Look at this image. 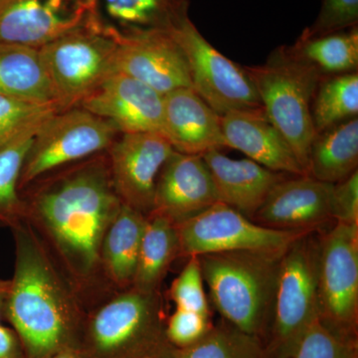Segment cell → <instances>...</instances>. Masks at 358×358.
I'll return each mask as SVG.
<instances>
[{
    "mask_svg": "<svg viewBox=\"0 0 358 358\" xmlns=\"http://www.w3.org/2000/svg\"><path fill=\"white\" fill-rule=\"evenodd\" d=\"M24 221L35 231L87 312L117 292L103 277V238L122 207L107 155L68 164L20 190Z\"/></svg>",
    "mask_w": 358,
    "mask_h": 358,
    "instance_id": "obj_1",
    "label": "cell"
},
{
    "mask_svg": "<svg viewBox=\"0 0 358 358\" xmlns=\"http://www.w3.org/2000/svg\"><path fill=\"white\" fill-rule=\"evenodd\" d=\"M15 262L3 317L26 358L75 350L87 310L43 242L26 221L11 228Z\"/></svg>",
    "mask_w": 358,
    "mask_h": 358,
    "instance_id": "obj_2",
    "label": "cell"
},
{
    "mask_svg": "<svg viewBox=\"0 0 358 358\" xmlns=\"http://www.w3.org/2000/svg\"><path fill=\"white\" fill-rule=\"evenodd\" d=\"M162 292H117L87 312L74 352L79 358H173Z\"/></svg>",
    "mask_w": 358,
    "mask_h": 358,
    "instance_id": "obj_3",
    "label": "cell"
},
{
    "mask_svg": "<svg viewBox=\"0 0 358 358\" xmlns=\"http://www.w3.org/2000/svg\"><path fill=\"white\" fill-rule=\"evenodd\" d=\"M284 253L232 251L199 256L203 281L223 320L264 343L272 326Z\"/></svg>",
    "mask_w": 358,
    "mask_h": 358,
    "instance_id": "obj_4",
    "label": "cell"
},
{
    "mask_svg": "<svg viewBox=\"0 0 358 358\" xmlns=\"http://www.w3.org/2000/svg\"><path fill=\"white\" fill-rule=\"evenodd\" d=\"M264 112L279 129L307 174L310 145L315 136L312 103L322 75L296 55L291 46H280L262 65L244 66Z\"/></svg>",
    "mask_w": 358,
    "mask_h": 358,
    "instance_id": "obj_5",
    "label": "cell"
},
{
    "mask_svg": "<svg viewBox=\"0 0 358 358\" xmlns=\"http://www.w3.org/2000/svg\"><path fill=\"white\" fill-rule=\"evenodd\" d=\"M320 231L303 235L282 257L272 326L265 348L270 358H294L301 338L319 320Z\"/></svg>",
    "mask_w": 358,
    "mask_h": 358,
    "instance_id": "obj_6",
    "label": "cell"
},
{
    "mask_svg": "<svg viewBox=\"0 0 358 358\" xmlns=\"http://www.w3.org/2000/svg\"><path fill=\"white\" fill-rule=\"evenodd\" d=\"M117 41L98 18L40 47L59 110L78 107L114 73Z\"/></svg>",
    "mask_w": 358,
    "mask_h": 358,
    "instance_id": "obj_7",
    "label": "cell"
},
{
    "mask_svg": "<svg viewBox=\"0 0 358 358\" xmlns=\"http://www.w3.org/2000/svg\"><path fill=\"white\" fill-rule=\"evenodd\" d=\"M119 131L83 108L58 110L39 127L26 155L18 188L68 164L109 150Z\"/></svg>",
    "mask_w": 358,
    "mask_h": 358,
    "instance_id": "obj_8",
    "label": "cell"
},
{
    "mask_svg": "<svg viewBox=\"0 0 358 358\" xmlns=\"http://www.w3.org/2000/svg\"><path fill=\"white\" fill-rule=\"evenodd\" d=\"M319 308L327 329L357 343L358 225L336 222L320 234Z\"/></svg>",
    "mask_w": 358,
    "mask_h": 358,
    "instance_id": "obj_9",
    "label": "cell"
},
{
    "mask_svg": "<svg viewBox=\"0 0 358 358\" xmlns=\"http://www.w3.org/2000/svg\"><path fill=\"white\" fill-rule=\"evenodd\" d=\"M176 229L179 258L232 251L284 253L310 232L265 227L221 202L178 224Z\"/></svg>",
    "mask_w": 358,
    "mask_h": 358,
    "instance_id": "obj_10",
    "label": "cell"
},
{
    "mask_svg": "<svg viewBox=\"0 0 358 358\" xmlns=\"http://www.w3.org/2000/svg\"><path fill=\"white\" fill-rule=\"evenodd\" d=\"M166 31L183 52L192 89L218 115L262 108L244 67L212 46L189 16Z\"/></svg>",
    "mask_w": 358,
    "mask_h": 358,
    "instance_id": "obj_11",
    "label": "cell"
},
{
    "mask_svg": "<svg viewBox=\"0 0 358 358\" xmlns=\"http://www.w3.org/2000/svg\"><path fill=\"white\" fill-rule=\"evenodd\" d=\"M96 20V0H0V42L40 48Z\"/></svg>",
    "mask_w": 358,
    "mask_h": 358,
    "instance_id": "obj_12",
    "label": "cell"
},
{
    "mask_svg": "<svg viewBox=\"0 0 358 358\" xmlns=\"http://www.w3.org/2000/svg\"><path fill=\"white\" fill-rule=\"evenodd\" d=\"M174 152L162 134H122L107 150L110 178L122 203L148 215L162 166Z\"/></svg>",
    "mask_w": 358,
    "mask_h": 358,
    "instance_id": "obj_13",
    "label": "cell"
},
{
    "mask_svg": "<svg viewBox=\"0 0 358 358\" xmlns=\"http://www.w3.org/2000/svg\"><path fill=\"white\" fill-rule=\"evenodd\" d=\"M106 27L117 41L114 72L133 77L164 96L192 88L183 52L166 30L122 33Z\"/></svg>",
    "mask_w": 358,
    "mask_h": 358,
    "instance_id": "obj_14",
    "label": "cell"
},
{
    "mask_svg": "<svg viewBox=\"0 0 358 358\" xmlns=\"http://www.w3.org/2000/svg\"><path fill=\"white\" fill-rule=\"evenodd\" d=\"M78 107L112 122L119 133L164 134V95L122 73H112Z\"/></svg>",
    "mask_w": 358,
    "mask_h": 358,
    "instance_id": "obj_15",
    "label": "cell"
},
{
    "mask_svg": "<svg viewBox=\"0 0 358 358\" xmlns=\"http://www.w3.org/2000/svg\"><path fill=\"white\" fill-rule=\"evenodd\" d=\"M334 185L310 176L285 178L273 188L251 218L254 222L288 231H320L331 217Z\"/></svg>",
    "mask_w": 358,
    "mask_h": 358,
    "instance_id": "obj_16",
    "label": "cell"
},
{
    "mask_svg": "<svg viewBox=\"0 0 358 358\" xmlns=\"http://www.w3.org/2000/svg\"><path fill=\"white\" fill-rule=\"evenodd\" d=\"M216 202L217 194L210 171L201 155L174 150L157 178L150 213L164 216L178 225Z\"/></svg>",
    "mask_w": 358,
    "mask_h": 358,
    "instance_id": "obj_17",
    "label": "cell"
},
{
    "mask_svg": "<svg viewBox=\"0 0 358 358\" xmlns=\"http://www.w3.org/2000/svg\"><path fill=\"white\" fill-rule=\"evenodd\" d=\"M220 124L225 147L240 150L275 173L305 176L288 141L270 122L263 108L225 113L220 115Z\"/></svg>",
    "mask_w": 358,
    "mask_h": 358,
    "instance_id": "obj_18",
    "label": "cell"
},
{
    "mask_svg": "<svg viewBox=\"0 0 358 358\" xmlns=\"http://www.w3.org/2000/svg\"><path fill=\"white\" fill-rule=\"evenodd\" d=\"M164 136L181 154L202 155L225 147L220 115L192 88L164 96Z\"/></svg>",
    "mask_w": 358,
    "mask_h": 358,
    "instance_id": "obj_19",
    "label": "cell"
},
{
    "mask_svg": "<svg viewBox=\"0 0 358 358\" xmlns=\"http://www.w3.org/2000/svg\"><path fill=\"white\" fill-rule=\"evenodd\" d=\"M210 171L218 202L251 219L287 174L275 173L252 159H233L212 150L201 155Z\"/></svg>",
    "mask_w": 358,
    "mask_h": 358,
    "instance_id": "obj_20",
    "label": "cell"
},
{
    "mask_svg": "<svg viewBox=\"0 0 358 358\" xmlns=\"http://www.w3.org/2000/svg\"><path fill=\"white\" fill-rule=\"evenodd\" d=\"M147 216L122 204L103 238L101 265L115 292L133 287Z\"/></svg>",
    "mask_w": 358,
    "mask_h": 358,
    "instance_id": "obj_21",
    "label": "cell"
},
{
    "mask_svg": "<svg viewBox=\"0 0 358 358\" xmlns=\"http://www.w3.org/2000/svg\"><path fill=\"white\" fill-rule=\"evenodd\" d=\"M0 95L56 106L39 48L0 42Z\"/></svg>",
    "mask_w": 358,
    "mask_h": 358,
    "instance_id": "obj_22",
    "label": "cell"
},
{
    "mask_svg": "<svg viewBox=\"0 0 358 358\" xmlns=\"http://www.w3.org/2000/svg\"><path fill=\"white\" fill-rule=\"evenodd\" d=\"M188 8V0H96L99 21L122 33L171 29Z\"/></svg>",
    "mask_w": 358,
    "mask_h": 358,
    "instance_id": "obj_23",
    "label": "cell"
},
{
    "mask_svg": "<svg viewBox=\"0 0 358 358\" xmlns=\"http://www.w3.org/2000/svg\"><path fill=\"white\" fill-rule=\"evenodd\" d=\"M358 117L315 134L310 145L307 176L336 185L357 171Z\"/></svg>",
    "mask_w": 358,
    "mask_h": 358,
    "instance_id": "obj_24",
    "label": "cell"
},
{
    "mask_svg": "<svg viewBox=\"0 0 358 358\" xmlns=\"http://www.w3.org/2000/svg\"><path fill=\"white\" fill-rule=\"evenodd\" d=\"M178 258L176 225L164 216L148 214L133 287L150 293L162 292L167 272Z\"/></svg>",
    "mask_w": 358,
    "mask_h": 358,
    "instance_id": "obj_25",
    "label": "cell"
},
{
    "mask_svg": "<svg viewBox=\"0 0 358 358\" xmlns=\"http://www.w3.org/2000/svg\"><path fill=\"white\" fill-rule=\"evenodd\" d=\"M291 48L296 55L313 65L322 76L357 72L358 27L355 26L315 37L301 32Z\"/></svg>",
    "mask_w": 358,
    "mask_h": 358,
    "instance_id": "obj_26",
    "label": "cell"
},
{
    "mask_svg": "<svg viewBox=\"0 0 358 358\" xmlns=\"http://www.w3.org/2000/svg\"><path fill=\"white\" fill-rule=\"evenodd\" d=\"M358 115V72L324 75L312 103L315 134Z\"/></svg>",
    "mask_w": 358,
    "mask_h": 358,
    "instance_id": "obj_27",
    "label": "cell"
},
{
    "mask_svg": "<svg viewBox=\"0 0 358 358\" xmlns=\"http://www.w3.org/2000/svg\"><path fill=\"white\" fill-rule=\"evenodd\" d=\"M39 127L0 148V227L11 229L24 221V204L18 183L23 162Z\"/></svg>",
    "mask_w": 358,
    "mask_h": 358,
    "instance_id": "obj_28",
    "label": "cell"
},
{
    "mask_svg": "<svg viewBox=\"0 0 358 358\" xmlns=\"http://www.w3.org/2000/svg\"><path fill=\"white\" fill-rule=\"evenodd\" d=\"M173 358H270L265 345L232 326L226 320L212 324L206 334L194 345L174 348Z\"/></svg>",
    "mask_w": 358,
    "mask_h": 358,
    "instance_id": "obj_29",
    "label": "cell"
},
{
    "mask_svg": "<svg viewBox=\"0 0 358 358\" xmlns=\"http://www.w3.org/2000/svg\"><path fill=\"white\" fill-rule=\"evenodd\" d=\"M58 110L54 105H36L0 95V148L37 128Z\"/></svg>",
    "mask_w": 358,
    "mask_h": 358,
    "instance_id": "obj_30",
    "label": "cell"
},
{
    "mask_svg": "<svg viewBox=\"0 0 358 358\" xmlns=\"http://www.w3.org/2000/svg\"><path fill=\"white\" fill-rule=\"evenodd\" d=\"M203 282L199 256L188 257L185 268L169 289V299L176 303V308L210 317Z\"/></svg>",
    "mask_w": 358,
    "mask_h": 358,
    "instance_id": "obj_31",
    "label": "cell"
},
{
    "mask_svg": "<svg viewBox=\"0 0 358 358\" xmlns=\"http://www.w3.org/2000/svg\"><path fill=\"white\" fill-rule=\"evenodd\" d=\"M357 343L343 341L320 320L308 329L294 352V358H357Z\"/></svg>",
    "mask_w": 358,
    "mask_h": 358,
    "instance_id": "obj_32",
    "label": "cell"
},
{
    "mask_svg": "<svg viewBox=\"0 0 358 358\" xmlns=\"http://www.w3.org/2000/svg\"><path fill=\"white\" fill-rule=\"evenodd\" d=\"M357 24L358 0H320L317 18L303 32L310 37L320 36Z\"/></svg>",
    "mask_w": 358,
    "mask_h": 358,
    "instance_id": "obj_33",
    "label": "cell"
},
{
    "mask_svg": "<svg viewBox=\"0 0 358 358\" xmlns=\"http://www.w3.org/2000/svg\"><path fill=\"white\" fill-rule=\"evenodd\" d=\"M211 327L209 315L176 308L166 320V336L174 348H188L203 338Z\"/></svg>",
    "mask_w": 358,
    "mask_h": 358,
    "instance_id": "obj_34",
    "label": "cell"
},
{
    "mask_svg": "<svg viewBox=\"0 0 358 358\" xmlns=\"http://www.w3.org/2000/svg\"><path fill=\"white\" fill-rule=\"evenodd\" d=\"M331 217L334 222L358 225V171L334 185Z\"/></svg>",
    "mask_w": 358,
    "mask_h": 358,
    "instance_id": "obj_35",
    "label": "cell"
},
{
    "mask_svg": "<svg viewBox=\"0 0 358 358\" xmlns=\"http://www.w3.org/2000/svg\"><path fill=\"white\" fill-rule=\"evenodd\" d=\"M0 358H26L17 334L0 324Z\"/></svg>",
    "mask_w": 358,
    "mask_h": 358,
    "instance_id": "obj_36",
    "label": "cell"
},
{
    "mask_svg": "<svg viewBox=\"0 0 358 358\" xmlns=\"http://www.w3.org/2000/svg\"><path fill=\"white\" fill-rule=\"evenodd\" d=\"M9 280L0 279V319L3 315L7 294H8Z\"/></svg>",
    "mask_w": 358,
    "mask_h": 358,
    "instance_id": "obj_37",
    "label": "cell"
},
{
    "mask_svg": "<svg viewBox=\"0 0 358 358\" xmlns=\"http://www.w3.org/2000/svg\"><path fill=\"white\" fill-rule=\"evenodd\" d=\"M49 358H79L76 355V352L73 350H62V352H59L55 353V355H52V357Z\"/></svg>",
    "mask_w": 358,
    "mask_h": 358,
    "instance_id": "obj_38",
    "label": "cell"
},
{
    "mask_svg": "<svg viewBox=\"0 0 358 358\" xmlns=\"http://www.w3.org/2000/svg\"><path fill=\"white\" fill-rule=\"evenodd\" d=\"M145 358H152V357H145Z\"/></svg>",
    "mask_w": 358,
    "mask_h": 358,
    "instance_id": "obj_39",
    "label": "cell"
},
{
    "mask_svg": "<svg viewBox=\"0 0 358 358\" xmlns=\"http://www.w3.org/2000/svg\"><path fill=\"white\" fill-rule=\"evenodd\" d=\"M358 358V357H357Z\"/></svg>",
    "mask_w": 358,
    "mask_h": 358,
    "instance_id": "obj_40",
    "label": "cell"
}]
</instances>
